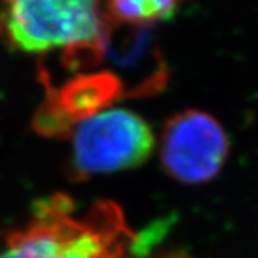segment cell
<instances>
[{"instance_id": "cell-1", "label": "cell", "mask_w": 258, "mask_h": 258, "mask_svg": "<svg viewBox=\"0 0 258 258\" xmlns=\"http://www.w3.org/2000/svg\"><path fill=\"white\" fill-rule=\"evenodd\" d=\"M109 25L107 0H0V39L28 54L62 53L67 66L98 61Z\"/></svg>"}, {"instance_id": "cell-2", "label": "cell", "mask_w": 258, "mask_h": 258, "mask_svg": "<svg viewBox=\"0 0 258 258\" xmlns=\"http://www.w3.org/2000/svg\"><path fill=\"white\" fill-rule=\"evenodd\" d=\"M72 143L73 171L89 177L143 163L154 148V136L131 110L101 109L75 124Z\"/></svg>"}, {"instance_id": "cell-3", "label": "cell", "mask_w": 258, "mask_h": 258, "mask_svg": "<svg viewBox=\"0 0 258 258\" xmlns=\"http://www.w3.org/2000/svg\"><path fill=\"white\" fill-rule=\"evenodd\" d=\"M229 142L224 129L209 114L185 110L165 124L162 163L174 179L202 183L215 177L224 165Z\"/></svg>"}, {"instance_id": "cell-4", "label": "cell", "mask_w": 258, "mask_h": 258, "mask_svg": "<svg viewBox=\"0 0 258 258\" xmlns=\"http://www.w3.org/2000/svg\"><path fill=\"white\" fill-rule=\"evenodd\" d=\"M183 0H107L109 21L123 25H151L171 17Z\"/></svg>"}, {"instance_id": "cell-5", "label": "cell", "mask_w": 258, "mask_h": 258, "mask_svg": "<svg viewBox=\"0 0 258 258\" xmlns=\"http://www.w3.org/2000/svg\"><path fill=\"white\" fill-rule=\"evenodd\" d=\"M0 258H31L10 233L0 236Z\"/></svg>"}, {"instance_id": "cell-6", "label": "cell", "mask_w": 258, "mask_h": 258, "mask_svg": "<svg viewBox=\"0 0 258 258\" xmlns=\"http://www.w3.org/2000/svg\"><path fill=\"white\" fill-rule=\"evenodd\" d=\"M162 258H188V256H183V255H168V256H162Z\"/></svg>"}]
</instances>
